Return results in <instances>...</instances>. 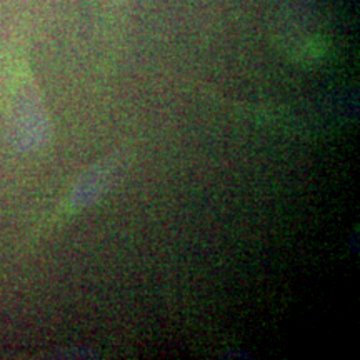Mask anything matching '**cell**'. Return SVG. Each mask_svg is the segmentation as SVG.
<instances>
[{"instance_id":"6da1fadb","label":"cell","mask_w":360,"mask_h":360,"mask_svg":"<svg viewBox=\"0 0 360 360\" xmlns=\"http://www.w3.org/2000/svg\"><path fill=\"white\" fill-rule=\"evenodd\" d=\"M112 175H114V165L110 164L103 165V167H97L92 172H89L87 179L80 184L77 191V200L80 204H89V202L98 199L107 188V186H109Z\"/></svg>"}]
</instances>
